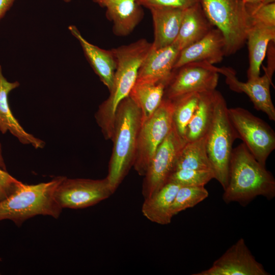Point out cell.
<instances>
[{"label":"cell","instance_id":"cell-2","mask_svg":"<svg viewBox=\"0 0 275 275\" xmlns=\"http://www.w3.org/2000/svg\"><path fill=\"white\" fill-rule=\"evenodd\" d=\"M224 190L226 203L236 202L245 206L258 196L272 200L275 197V179L242 143L233 149L228 184Z\"/></svg>","mask_w":275,"mask_h":275},{"label":"cell","instance_id":"cell-36","mask_svg":"<svg viewBox=\"0 0 275 275\" xmlns=\"http://www.w3.org/2000/svg\"><path fill=\"white\" fill-rule=\"evenodd\" d=\"M1 260H2V259L0 258V261H1Z\"/></svg>","mask_w":275,"mask_h":275},{"label":"cell","instance_id":"cell-8","mask_svg":"<svg viewBox=\"0 0 275 275\" xmlns=\"http://www.w3.org/2000/svg\"><path fill=\"white\" fill-rule=\"evenodd\" d=\"M231 122L250 152L261 164L275 149V132L266 122L242 107L228 108Z\"/></svg>","mask_w":275,"mask_h":275},{"label":"cell","instance_id":"cell-4","mask_svg":"<svg viewBox=\"0 0 275 275\" xmlns=\"http://www.w3.org/2000/svg\"><path fill=\"white\" fill-rule=\"evenodd\" d=\"M63 177L37 184L22 183L14 193L0 201V221L11 220L20 226L37 215L58 218L62 209L54 199V192Z\"/></svg>","mask_w":275,"mask_h":275},{"label":"cell","instance_id":"cell-24","mask_svg":"<svg viewBox=\"0 0 275 275\" xmlns=\"http://www.w3.org/2000/svg\"><path fill=\"white\" fill-rule=\"evenodd\" d=\"M166 85L164 82L151 84L136 81L129 96L141 111V124L148 119L160 104Z\"/></svg>","mask_w":275,"mask_h":275},{"label":"cell","instance_id":"cell-26","mask_svg":"<svg viewBox=\"0 0 275 275\" xmlns=\"http://www.w3.org/2000/svg\"><path fill=\"white\" fill-rule=\"evenodd\" d=\"M199 100V93H193L172 100L174 103V126L178 134L185 140L187 125L197 107Z\"/></svg>","mask_w":275,"mask_h":275},{"label":"cell","instance_id":"cell-10","mask_svg":"<svg viewBox=\"0 0 275 275\" xmlns=\"http://www.w3.org/2000/svg\"><path fill=\"white\" fill-rule=\"evenodd\" d=\"M113 194L106 178L94 180L63 176L54 190V198L62 209H81L97 204Z\"/></svg>","mask_w":275,"mask_h":275},{"label":"cell","instance_id":"cell-29","mask_svg":"<svg viewBox=\"0 0 275 275\" xmlns=\"http://www.w3.org/2000/svg\"><path fill=\"white\" fill-rule=\"evenodd\" d=\"M246 8L252 20L268 26H275L274 3L254 8L246 7Z\"/></svg>","mask_w":275,"mask_h":275},{"label":"cell","instance_id":"cell-30","mask_svg":"<svg viewBox=\"0 0 275 275\" xmlns=\"http://www.w3.org/2000/svg\"><path fill=\"white\" fill-rule=\"evenodd\" d=\"M141 7L150 9L169 8L185 10L200 3V0H136Z\"/></svg>","mask_w":275,"mask_h":275},{"label":"cell","instance_id":"cell-13","mask_svg":"<svg viewBox=\"0 0 275 275\" xmlns=\"http://www.w3.org/2000/svg\"><path fill=\"white\" fill-rule=\"evenodd\" d=\"M262 76L248 79L246 82L238 80L235 71L231 68H218V72L226 77V82L230 89L237 93H244L250 98L255 108L265 113L268 119L275 121V107L270 95L273 73L264 69Z\"/></svg>","mask_w":275,"mask_h":275},{"label":"cell","instance_id":"cell-27","mask_svg":"<svg viewBox=\"0 0 275 275\" xmlns=\"http://www.w3.org/2000/svg\"><path fill=\"white\" fill-rule=\"evenodd\" d=\"M208 190L203 186H181L173 202L172 216L187 208H192L208 197Z\"/></svg>","mask_w":275,"mask_h":275},{"label":"cell","instance_id":"cell-17","mask_svg":"<svg viewBox=\"0 0 275 275\" xmlns=\"http://www.w3.org/2000/svg\"><path fill=\"white\" fill-rule=\"evenodd\" d=\"M68 30L78 41L94 71L110 91L113 86L116 68V58L112 49H104L90 43L74 25H69Z\"/></svg>","mask_w":275,"mask_h":275},{"label":"cell","instance_id":"cell-3","mask_svg":"<svg viewBox=\"0 0 275 275\" xmlns=\"http://www.w3.org/2000/svg\"><path fill=\"white\" fill-rule=\"evenodd\" d=\"M141 123V111L128 96L117 108L112 139L113 148L106 178L113 193L133 166Z\"/></svg>","mask_w":275,"mask_h":275},{"label":"cell","instance_id":"cell-33","mask_svg":"<svg viewBox=\"0 0 275 275\" xmlns=\"http://www.w3.org/2000/svg\"><path fill=\"white\" fill-rule=\"evenodd\" d=\"M248 8H254L261 5L263 0H242Z\"/></svg>","mask_w":275,"mask_h":275},{"label":"cell","instance_id":"cell-11","mask_svg":"<svg viewBox=\"0 0 275 275\" xmlns=\"http://www.w3.org/2000/svg\"><path fill=\"white\" fill-rule=\"evenodd\" d=\"M186 142L173 126L156 149L145 174L142 194L148 198L158 191L174 172L180 151Z\"/></svg>","mask_w":275,"mask_h":275},{"label":"cell","instance_id":"cell-31","mask_svg":"<svg viewBox=\"0 0 275 275\" xmlns=\"http://www.w3.org/2000/svg\"><path fill=\"white\" fill-rule=\"evenodd\" d=\"M0 167V201L14 193L23 183Z\"/></svg>","mask_w":275,"mask_h":275},{"label":"cell","instance_id":"cell-23","mask_svg":"<svg viewBox=\"0 0 275 275\" xmlns=\"http://www.w3.org/2000/svg\"><path fill=\"white\" fill-rule=\"evenodd\" d=\"M215 91L216 89L199 93L197 107L186 128V142L206 135L213 117Z\"/></svg>","mask_w":275,"mask_h":275},{"label":"cell","instance_id":"cell-25","mask_svg":"<svg viewBox=\"0 0 275 275\" xmlns=\"http://www.w3.org/2000/svg\"><path fill=\"white\" fill-rule=\"evenodd\" d=\"M180 169L212 171L206 151V135L185 143L179 153L174 171Z\"/></svg>","mask_w":275,"mask_h":275},{"label":"cell","instance_id":"cell-18","mask_svg":"<svg viewBox=\"0 0 275 275\" xmlns=\"http://www.w3.org/2000/svg\"><path fill=\"white\" fill-rule=\"evenodd\" d=\"M19 86V82H9L4 76L0 65V131H8L23 144H31L36 149L44 147V142L28 133L13 116L8 103V95Z\"/></svg>","mask_w":275,"mask_h":275},{"label":"cell","instance_id":"cell-7","mask_svg":"<svg viewBox=\"0 0 275 275\" xmlns=\"http://www.w3.org/2000/svg\"><path fill=\"white\" fill-rule=\"evenodd\" d=\"M173 102L163 98L154 113L141 125L133 166L144 176L159 145L173 126Z\"/></svg>","mask_w":275,"mask_h":275},{"label":"cell","instance_id":"cell-28","mask_svg":"<svg viewBox=\"0 0 275 275\" xmlns=\"http://www.w3.org/2000/svg\"><path fill=\"white\" fill-rule=\"evenodd\" d=\"M214 179L211 170L180 169L174 171L168 181L175 182L181 186H203Z\"/></svg>","mask_w":275,"mask_h":275},{"label":"cell","instance_id":"cell-32","mask_svg":"<svg viewBox=\"0 0 275 275\" xmlns=\"http://www.w3.org/2000/svg\"><path fill=\"white\" fill-rule=\"evenodd\" d=\"M16 0H0V20L11 8Z\"/></svg>","mask_w":275,"mask_h":275},{"label":"cell","instance_id":"cell-15","mask_svg":"<svg viewBox=\"0 0 275 275\" xmlns=\"http://www.w3.org/2000/svg\"><path fill=\"white\" fill-rule=\"evenodd\" d=\"M179 52L173 44L158 49L152 47L139 69L136 81L167 84Z\"/></svg>","mask_w":275,"mask_h":275},{"label":"cell","instance_id":"cell-1","mask_svg":"<svg viewBox=\"0 0 275 275\" xmlns=\"http://www.w3.org/2000/svg\"><path fill=\"white\" fill-rule=\"evenodd\" d=\"M152 47V43L141 38L112 49L116 61L113 86L110 94L99 106L96 121L106 139H112L117 108L129 95L136 82L139 69Z\"/></svg>","mask_w":275,"mask_h":275},{"label":"cell","instance_id":"cell-21","mask_svg":"<svg viewBox=\"0 0 275 275\" xmlns=\"http://www.w3.org/2000/svg\"><path fill=\"white\" fill-rule=\"evenodd\" d=\"M213 28L199 3L184 10L179 33L173 44L181 51L201 39Z\"/></svg>","mask_w":275,"mask_h":275},{"label":"cell","instance_id":"cell-12","mask_svg":"<svg viewBox=\"0 0 275 275\" xmlns=\"http://www.w3.org/2000/svg\"><path fill=\"white\" fill-rule=\"evenodd\" d=\"M194 275H268L241 238L208 269Z\"/></svg>","mask_w":275,"mask_h":275},{"label":"cell","instance_id":"cell-20","mask_svg":"<svg viewBox=\"0 0 275 275\" xmlns=\"http://www.w3.org/2000/svg\"><path fill=\"white\" fill-rule=\"evenodd\" d=\"M149 10L154 28L152 48L158 49L172 44L178 34L184 10L155 8Z\"/></svg>","mask_w":275,"mask_h":275},{"label":"cell","instance_id":"cell-5","mask_svg":"<svg viewBox=\"0 0 275 275\" xmlns=\"http://www.w3.org/2000/svg\"><path fill=\"white\" fill-rule=\"evenodd\" d=\"M226 101L216 90L213 117L206 134V151L214 179L227 187L233 145L238 135L231 122Z\"/></svg>","mask_w":275,"mask_h":275},{"label":"cell","instance_id":"cell-14","mask_svg":"<svg viewBox=\"0 0 275 275\" xmlns=\"http://www.w3.org/2000/svg\"><path fill=\"white\" fill-rule=\"evenodd\" d=\"M225 41L221 32L212 28L203 38L180 51L174 70L193 62L213 65L225 56Z\"/></svg>","mask_w":275,"mask_h":275},{"label":"cell","instance_id":"cell-9","mask_svg":"<svg viewBox=\"0 0 275 275\" xmlns=\"http://www.w3.org/2000/svg\"><path fill=\"white\" fill-rule=\"evenodd\" d=\"M218 68L205 62H193L173 70L166 86L163 98L174 100L193 93L216 89Z\"/></svg>","mask_w":275,"mask_h":275},{"label":"cell","instance_id":"cell-16","mask_svg":"<svg viewBox=\"0 0 275 275\" xmlns=\"http://www.w3.org/2000/svg\"><path fill=\"white\" fill-rule=\"evenodd\" d=\"M105 8L107 19L113 23L112 31L117 36L130 34L144 17L142 7L136 0H92Z\"/></svg>","mask_w":275,"mask_h":275},{"label":"cell","instance_id":"cell-35","mask_svg":"<svg viewBox=\"0 0 275 275\" xmlns=\"http://www.w3.org/2000/svg\"><path fill=\"white\" fill-rule=\"evenodd\" d=\"M64 2H66V3H69L72 0H62Z\"/></svg>","mask_w":275,"mask_h":275},{"label":"cell","instance_id":"cell-22","mask_svg":"<svg viewBox=\"0 0 275 275\" xmlns=\"http://www.w3.org/2000/svg\"><path fill=\"white\" fill-rule=\"evenodd\" d=\"M181 186L168 181L156 193L145 198L142 207L143 215L153 223L162 225L170 224L173 217L172 205Z\"/></svg>","mask_w":275,"mask_h":275},{"label":"cell","instance_id":"cell-19","mask_svg":"<svg viewBox=\"0 0 275 275\" xmlns=\"http://www.w3.org/2000/svg\"><path fill=\"white\" fill-rule=\"evenodd\" d=\"M248 31V42L249 66L248 79L260 76V67L264 59L269 43L275 40V26H268L252 20Z\"/></svg>","mask_w":275,"mask_h":275},{"label":"cell","instance_id":"cell-34","mask_svg":"<svg viewBox=\"0 0 275 275\" xmlns=\"http://www.w3.org/2000/svg\"><path fill=\"white\" fill-rule=\"evenodd\" d=\"M0 167L4 170L6 171V167L5 164L2 152V146L0 143Z\"/></svg>","mask_w":275,"mask_h":275},{"label":"cell","instance_id":"cell-6","mask_svg":"<svg viewBox=\"0 0 275 275\" xmlns=\"http://www.w3.org/2000/svg\"><path fill=\"white\" fill-rule=\"evenodd\" d=\"M200 4L209 21L224 36L225 56L240 49L252 23L242 0H200Z\"/></svg>","mask_w":275,"mask_h":275}]
</instances>
